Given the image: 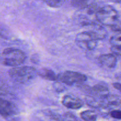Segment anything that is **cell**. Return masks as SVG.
<instances>
[{
    "instance_id": "cell-12",
    "label": "cell",
    "mask_w": 121,
    "mask_h": 121,
    "mask_svg": "<svg viewBox=\"0 0 121 121\" xmlns=\"http://www.w3.org/2000/svg\"><path fill=\"white\" fill-rule=\"evenodd\" d=\"M104 102L108 105L119 106L121 104V98L119 96L117 95L109 94L105 98L103 99Z\"/></svg>"
},
{
    "instance_id": "cell-17",
    "label": "cell",
    "mask_w": 121,
    "mask_h": 121,
    "mask_svg": "<svg viewBox=\"0 0 121 121\" xmlns=\"http://www.w3.org/2000/svg\"><path fill=\"white\" fill-rule=\"evenodd\" d=\"M64 121H76V119L73 114L67 112L64 115Z\"/></svg>"
},
{
    "instance_id": "cell-21",
    "label": "cell",
    "mask_w": 121,
    "mask_h": 121,
    "mask_svg": "<svg viewBox=\"0 0 121 121\" xmlns=\"http://www.w3.org/2000/svg\"><path fill=\"white\" fill-rule=\"evenodd\" d=\"M6 93H7V91L5 90V89L2 87L1 85H0V96L5 94Z\"/></svg>"
},
{
    "instance_id": "cell-14",
    "label": "cell",
    "mask_w": 121,
    "mask_h": 121,
    "mask_svg": "<svg viewBox=\"0 0 121 121\" xmlns=\"http://www.w3.org/2000/svg\"><path fill=\"white\" fill-rule=\"evenodd\" d=\"M89 0H71V3L74 8L80 9L87 5Z\"/></svg>"
},
{
    "instance_id": "cell-19",
    "label": "cell",
    "mask_w": 121,
    "mask_h": 121,
    "mask_svg": "<svg viewBox=\"0 0 121 121\" xmlns=\"http://www.w3.org/2000/svg\"><path fill=\"white\" fill-rule=\"evenodd\" d=\"M111 51L112 52V54H113L114 55L118 56H121V47L111 46Z\"/></svg>"
},
{
    "instance_id": "cell-5",
    "label": "cell",
    "mask_w": 121,
    "mask_h": 121,
    "mask_svg": "<svg viewBox=\"0 0 121 121\" xmlns=\"http://www.w3.org/2000/svg\"><path fill=\"white\" fill-rule=\"evenodd\" d=\"M98 41L87 31L80 32L76 37V42L78 46L87 51L94 50L96 47Z\"/></svg>"
},
{
    "instance_id": "cell-16",
    "label": "cell",
    "mask_w": 121,
    "mask_h": 121,
    "mask_svg": "<svg viewBox=\"0 0 121 121\" xmlns=\"http://www.w3.org/2000/svg\"><path fill=\"white\" fill-rule=\"evenodd\" d=\"M43 1L49 7L53 8H59L63 4L65 0H43Z\"/></svg>"
},
{
    "instance_id": "cell-18",
    "label": "cell",
    "mask_w": 121,
    "mask_h": 121,
    "mask_svg": "<svg viewBox=\"0 0 121 121\" xmlns=\"http://www.w3.org/2000/svg\"><path fill=\"white\" fill-rule=\"evenodd\" d=\"M110 115L112 117L117 119H121V112L119 110H113L110 112Z\"/></svg>"
},
{
    "instance_id": "cell-4",
    "label": "cell",
    "mask_w": 121,
    "mask_h": 121,
    "mask_svg": "<svg viewBox=\"0 0 121 121\" xmlns=\"http://www.w3.org/2000/svg\"><path fill=\"white\" fill-rule=\"evenodd\" d=\"M57 80L67 85H80L87 80V77L80 72L66 71L57 75Z\"/></svg>"
},
{
    "instance_id": "cell-15",
    "label": "cell",
    "mask_w": 121,
    "mask_h": 121,
    "mask_svg": "<svg viewBox=\"0 0 121 121\" xmlns=\"http://www.w3.org/2000/svg\"><path fill=\"white\" fill-rule=\"evenodd\" d=\"M121 36L120 32H118V33L113 36L110 39V43L111 44V46L121 47Z\"/></svg>"
},
{
    "instance_id": "cell-22",
    "label": "cell",
    "mask_w": 121,
    "mask_h": 121,
    "mask_svg": "<svg viewBox=\"0 0 121 121\" xmlns=\"http://www.w3.org/2000/svg\"><path fill=\"white\" fill-rule=\"evenodd\" d=\"M56 121H57V120H56Z\"/></svg>"
},
{
    "instance_id": "cell-2",
    "label": "cell",
    "mask_w": 121,
    "mask_h": 121,
    "mask_svg": "<svg viewBox=\"0 0 121 121\" xmlns=\"http://www.w3.org/2000/svg\"><path fill=\"white\" fill-rule=\"evenodd\" d=\"M2 64L6 66H20L24 62L26 55L21 50L14 47H8L2 52Z\"/></svg>"
},
{
    "instance_id": "cell-7",
    "label": "cell",
    "mask_w": 121,
    "mask_h": 121,
    "mask_svg": "<svg viewBox=\"0 0 121 121\" xmlns=\"http://www.w3.org/2000/svg\"><path fill=\"white\" fill-rule=\"evenodd\" d=\"M61 103L63 105L70 109H79L83 105V102L80 98L72 94L63 96Z\"/></svg>"
},
{
    "instance_id": "cell-20",
    "label": "cell",
    "mask_w": 121,
    "mask_h": 121,
    "mask_svg": "<svg viewBox=\"0 0 121 121\" xmlns=\"http://www.w3.org/2000/svg\"><path fill=\"white\" fill-rule=\"evenodd\" d=\"M113 86L115 88L117 89L118 90H121V84L119 83H115L113 84Z\"/></svg>"
},
{
    "instance_id": "cell-13",
    "label": "cell",
    "mask_w": 121,
    "mask_h": 121,
    "mask_svg": "<svg viewBox=\"0 0 121 121\" xmlns=\"http://www.w3.org/2000/svg\"><path fill=\"white\" fill-rule=\"evenodd\" d=\"M80 117L85 121H96L97 115L94 111L91 110L82 112Z\"/></svg>"
},
{
    "instance_id": "cell-1",
    "label": "cell",
    "mask_w": 121,
    "mask_h": 121,
    "mask_svg": "<svg viewBox=\"0 0 121 121\" xmlns=\"http://www.w3.org/2000/svg\"><path fill=\"white\" fill-rule=\"evenodd\" d=\"M37 74L36 70L33 66H16L9 71V77L16 83L25 84L34 79Z\"/></svg>"
},
{
    "instance_id": "cell-9",
    "label": "cell",
    "mask_w": 121,
    "mask_h": 121,
    "mask_svg": "<svg viewBox=\"0 0 121 121\" xmlns=\"http://www.w3.org/2000/svg\"><path fill=\"white\" fill-rule=\"evenodd\" d=\"M85 89L89 93L102 99H104L109 94V91L107 87L102 84H96L92 87H87V88Z\"/></svg>"
},
{
    "instance_id": "cell-6",
    "label": "cell",
    "mask_w": 121,
    "mask_h": 121,
    "mask_svg": "<svg viewBox=\"0 0 121 121\" xmlns=\"http://www.w3.org/2000/svg\"><path fill=\"white\" fill-rule=\"evenodd\" d=\"M83 26L85 28H87L86 31L88 32L97 40L104 39L106 34L105 28L100 24L94 22L87 24Z\"/></svg>"
},
{
    "instance_id": "cell-8",
    "label": "cell",
    "mask_w": 121,
    "mask_h": 121,
    "mask_svg": "<svg viewBox=\"0 0 121 121\" xmlns=\"http://www.w3.org/2000/svg\"><path fill=\"white\" fill-rule=\"evenodd\" d=\"M17 112L15 106L11 102L0 98V115L4 117H8L15 115Z\"/></svg>"
},
{
    "instance_id": "cell-10",
    "label": "cell",
    "mask_w": 121,
    "mask_h": 121,
    "mask_svg": "<svg viewBox=\"0 0 121 121\" xmlns=\"http://www.w3.org/2000/svg\"><path fill=\"white\" fill-rule=\"evenodd\" d=\"M98 60L102 66L108 69L114 68L117 64V56L112 53L102 55L99 57Z\"/></svg>"
},
{
    "instance_id": "cell-11",
    "label": "cell",
    "mask_w": 121,
    "mask_h": 121,
    "mask_svg": "<svg viewBox=\"0 0 121 121\" xmlns=\"http://www.w3.org/2000/svg\"><path fill=\"white\" fill-rule=\"evenodd\" d=\"M37 74L44 79L50 81L57 80V75L52 70L43 68L37 72Z\"/></svg>"
},
{
    "instance_id": "cell-3",
    "label": "cell",
    "mask_w": 121,
    "mask_h": 121,
    "mask_svg": "<svg viewBox=\"0 0 121 121\" xmlns=\"http://www.w3.org/2000/svg\"><path fill=\"white\" fill-rule=\"evenodd\" d=\"M118 18L117 10L109 5L98 8L95 15V19L98 22L111 27L118 23Z\"/></svg>"
}]
</instances>
